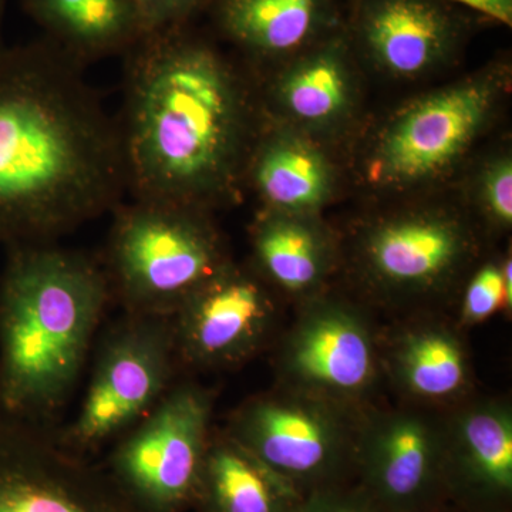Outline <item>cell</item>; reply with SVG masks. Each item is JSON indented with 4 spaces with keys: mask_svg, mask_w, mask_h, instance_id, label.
I'll list each match as a JSON object with an SVG mask.
<instances>
[{
    "mask_svg": "<svg viewBox=\"0 0 512 512\" xmlns=\"http://www.w3.org/2000/svg\"><path fill=\"white\" fill-rule=\"evenodd\" d=\"M348 76V43L342 35H332L316 43L282 74L276 96L302 123L328 124L348 109Z\"/></svg>",
    "mask_w": 512,
    "mask_h": 512,
    "instance_id": "cell-22",
    "label": "cell"
},
{
    "mask_svg": "<svg viewBox=\"0 0 512 512\" xmlns=\"http://www.w3.org/2000/svg\"><path fill=\"white\" fill-rule=\"evenodd\" d=\"M113 302L103 264L60 242L6 249L0 413L59 426Z\"/></svg>",
    "mask_w": 512,
    "mask_h": 512,
    "instance_id": "cell-3",
    "label": "cell"
},
{
    "mask_svg": "<svg viewBox=\"0 0 512 512\" xmlns=\"http://www.w3.org/2000/svg\"><path fill=\"white\" fill-rule=\"evenodd\" d=\"M474 239L463 222L410 212L369 225L357 239L356 266L369 299L407 315L431 311L470 261Z\"/></svg>",
    "mask_w": 512,
    "mask_h": 512,
    "instance_id": "cell-9",
    "label": "cell"
},
{
    "mask_svg": "<svg viewBox=\"0 0 512 512\" xmlns=\"http://www.w3.org/2000/svg\"><path fill=\"white\" fill-rule=\"evenodd\" d=\"M484 205L495 224L510 228L512 224V165L503 158L491 165L484 178Z\"/></svg>",
    "mask_w": 512,
    "mask_h": 512,
    "instance_id": "cell-26",
    "label": "cell"
},
{
    "mask_svg": "<svg viewBox=\"0 0 512 512\" xmlns=\"http://www.w3.org/2000/svg\"><path fill=\"white\" fill-rule=\"evenodd\" d=\"M110 215L101 264L111 298L123 312L173 316L198 286L231 262L207 211L130 198Z\"/></svg>",
    "mask_w": 512,
    "mask_h": 512,
    "instance_id": "cell-4",
    "label": "cell"
},
{
    "mask_svg": "<svg viewBox=\"0 0 512 512\" xmlns=\"http://www.w3.org/2000/svg\"><path fill=\"white\" fill-rule=\"evenodd\" d=\"M9 0H0V47L3 46L2 43V28H3V19H5L6 8H8Z\"/></svg>",
    "mask_w": 512,
    "mask_h": 512,
    "instance_id": "cell-28",
    "label": "cell"
},
{
    "mask_svg": "<svg viewBox=\"0 0 512 512\" xmlns=\"http://www.w3.org/2000/svg\"><path fill=\"white\" fill-rule=\"evenodd\" d=\"M247 89L210 43L181 28L126 55L119 116L127 195L210 211L231 197L249 158Z\"/></svg>",
    "mask_w": 512,
    "mask_h": 512,
    "instance_id": "cell-2",
    "label": "cell"
},
{
    "mask_svg": "<svg viewBox=\"0 0 512 512\" xmlns=\"http://www.w3.org/2000/svg\"><path fill=\"white\" fill-rule=\"evenodd\" d=\"M303 498L222 427H214L192 510L299 512Z\"/></svg>",
    "mask_w": 512,
    "mask_h": 512,
    "instance_id": "cell-17",
    "label": "cell"
},
{
    "mask_svg": "<svg viewBox=\"0 0 512 512\" xmlns=\"http://www.w3.org/2000/svg\"><path fill=\"white\" fill-rule=\"evenodd\" d=\"M217 390L178 377L137 424L109 447L104 467L151 512L191 510L214 430Z\"/></svg>",
    "mask_w": 512,
    "mask_h": 512,
    "instance_id": "cell-7",
    "label": "cell"
},
{
    "mask_svg": "<svg viewBox=\"0 0 512 512\" xmlns=\"http://www.w3.org/2000/svg\"><path fill=\"white\" fill-rule=\"evenodd\" d=\"M494 103L484 82L431 94L400 114L373 156L372 175L383 184H412L439 174L477 136Z\"/></svg>",
    "mask_w": 512,
    "mask_h": 512,
    "instance_id": "cell-13",
    "label": "cell"
},
{
    "mask_svg": "<svg viewBox=\"0 0 512 512\" xmlns=\"http://www.w3.org/2000/svg\"><path fill=\"white\" fill-rule=\"evenodd\" d=\"M282 319L274 289L255 269L231 261L171 316L181 369L188 375L244 366L274 346Z\"/></svg>",
    "mask_w": 512,
    "mask_h": 512,
    "instance_id": "cell-11",
    "label": "cell"
},
{
    "mask_svg": "<svg viewBox=\"0 0 512 512\" xmlns=\"http://www.w3.org/2000/svg\"><path fill=\"white\" fill-rule=\"evenodd\" d=\"M45 30V39L86 67L110 56H126L143 39L134 0H25Z\"/></svg>",
    "mask_w": 512,
    "mask_h": 512,
    "instance_id": "cell-18",
    "label": "cell"
},
{
    "mask_svg": "<svg viewBox=\"0 0 512 512\" xmlns=\"http://www.w3.org/2000/svg\"><path fill=\"white\" fill-rule=\"evenodd\" d=\"M275 384L369 409L384 382L380 329L365 305L319 293L274 343Z\"/></svg>",
    "mask_w": 512,
    "mask_h": 512,
    "instance_id": "cell-8",
    "label": "cell"
},
{
    "mask_svg": "<svg viewBox=\"0 0 512 512\" xmlns=\"http://www.w3.org/2000/svg\"><path fill=\"white\" fill-rule=\"evenodd\" d=\"M249 158L252 183L269 211L311 217L328 198V163L306 141L272 138Z\"/></svg>",
    "mask_w": 512,
    "mask_h": 512,
    "instance_id": "cell-21",
    "label": "cell"
},
{
    "mask_svg": "<svg viewBox=\"0 0 512 512\" xmlns=\"http://www.w3.org/2000/svg\"><path fill=\"white\" fill-rule=\"evenodd\" d=\"M0 512H151L103 461L60 444L56 427L0 413Z\"/></svg>",
    "mask_w": 512,
    "mask_h": 512,
    "instance_id": "cell-10",
    "label": "cell"
},
{
    "mask_svg": "<svg viewBox=\"0 0 512 512\" xmlns=\"http://www.w3.org/2000/svg\"><path fill=\"white\" fill-rule=\"evenodd\" d=\"M461 8L474 10L485 18L512 25V0H447Z\"/></svg>",
    "mask_w": 512,
    "mask_h": 512,
    "instance_id": "cell-27",
    "label": "cell"
},
{
    "mask_svg": "<svg viewBox=\"0 0 512 512\" xmlns=\"http://www.w3.org/2000/svg\"><path fill=\"white\" fill-rule=\"evenodd\" d=\"M444 485L457 512H511L512 406L474 394L443 410Z\"/></svg>",
    "mask_w": 512,
    "mask_h": 512,
    "instance_id": "cell-14",
    "label": "cell"
},
{
    "mask_svg": "<svg viewBox=\"0 0 512 512\" xmlns=\"http://www.w3.org/2000/svg\"><path fill=\"white\" fill-rule=\"evenodd\" d=\"M255 271L298 303L322 293L333 264L332 242L311 217L268 211L252 232Z\"/></svg>",
    "mask_w": 512,
    "mask_h": 512,
    "instance_id": "cell-19",
    "label": "cell"
},
{
    "mask_svg": "<svg viewBox=\"0 0 512 512\" xmlns=\"http://www.w3.org/2000/svg\"><path fill=\"white\" fill-rule=\"evenodd\" d=\"M143 35L181 28L207 0H134ZM143 36V37H144Z\"/></svg>",
    "mask_w": 512,
    "mask_h": 512,
    "instance_id": "cell-25",
    "label": "cell"
},
{
    "mask_svg": "<svg viewBox=\"0 0 512 512\" xmlns=\"http://www.w3.org/2000/svg\"><path fill=\"white\" fill-rule=\"evenodd\" d=\"M222 32L258 56L299 52L332 36L333 0H217Z\"/></svg>",
    "mask_w": 512,
    "mask_h": 512,
    "instance_id": "cell-20",
    "label": "cell"
},
{
    "mask_svg": "<svg viewBox=\"0 0 512 512\" xmlns=\"http://www.w3.org/2000/svg\"><path fill=\"white\" fill-rule=\"evenodd\" d=\"M380 330L384 382L403 403L450 409L476 394L473 359L464 330L440 312L399 318Z\"/></svg>",
    "mask_w": 512,
    "mask_h": 512,
    "instance_id": "cell-15",
    "label": "cell"
},
{
    "mask_svg": "<svg viewBox=\"0 0 512 512\" xmlns=\"http://www.w3.org/2000/svg\"><path fill=\"white\" fill-rule=\"evenodd\" d=\"M127 185L116 116L46 40L0 47V247L59 242Z\"/></svg>",
    "mask_w": 512,
    "mask_h": 512,
    "instance_id": "cell-1",
    "label": "cell"
},
{
    "mask_svg": "<svg viewBox=\"0 0 512 512\" xmlns=\"http://www.w3.org/2000/svg\"><path fill=\"white\" fill-rule=\"evenodd\" d=\"M299 512H382L369 494L356 483L332 485L305 495Z\"/></svg>",
    "mask_w": 512,
    "mask_h": 512,
    "instance_id": "cell-24",
    "label": "cell"
},
{
    "mask_svg": "<svg viewBox=\"0 0 512 512\" xmlns=\"http://www.w3.org/2000/svg\"><path fill=\"white\" fill-rule=\"evenodd\" d=\"M447 0H357L352 33L366 56L394 76H417L443 62L463 23Z\"/></svg>",
    "mask_w": 512,
    "mask_h": 512,
    "instance_id": "cell-16",
    "label": "cell"
},
{
    "mask_svg": "<svg viewBox=\"0 0 512 512\" xmlns=\"http://www.w3.org/2000/svg\"><path fill=\"white\" fill-rule=\"evenodd\" d=\"M355 481L382 512H427L450 505L443 412L403 402L370 407L357 446Z\"/></svg>",
    "mask_w": 512,
    "mask_h": 512,
    "instance_id": "cell-12",
    "label": "cell"
},
{
    "mask_svg": "<svg viewBox=\"0 0 512 512\" xmlns=\"http://www.w3.org/2000/svg\"><path fill=\"white\" fill-rule=\"evenodd\" d=\"M511 258L501 262H487L468 278L456 320L461 329L481 325L500 312L512 308Z\"/></svg>",
    "mask_w": 512,
    "mask_h": 512,
    "instance_id": "cell-23",
    "label": "cell"
},
{
    "mask_svg": "<svg viewBox=\"0 0 512 512\" xmlns=\"http://www.w3.org/2000/svg\"><path fill=\"white\" fill-rule=\"evenodd\" d=\"M76 416L56 427L63 447L93 458L110 447L185 375L171 316H120L104 332Z\"/></svg>",
    "mask_w": 512,
    "mask_h": 512,
    "instance_id": "cell-6",
    "label": "cell"
},
{
    "mask_svg": "<svg viewBox=\"0 0 512 512\" xmlns=\"http://www.w3.org/2000/svg\"><path fill=\"white\" fill-rule=\"evenodd\" d=\"M369 409L274 384L242 400L222 429L305 497L355 480Z\"/></svg>",
    "mask_w": 512,
    "mask_h": 512,
    "instance_id": "cell-5",
    "label": "cell"
},
{
    "mask_svg": "<svg viewBox=\"0 0 512 512\" xmlns=\"http://www.w3.org/2000/svg\"><path fill=\"white\" fill-rule=\"evenodd\" d=\"M427 512H457V511L454 510V508L451 507V505H443V507L436 508V510H431V511H427Z\"/></svg>",
    "mask_w": 512,
    "mask_h": 512,
    "instance_id": "cell-29",
    "label": "cell"
}]
</instances>
